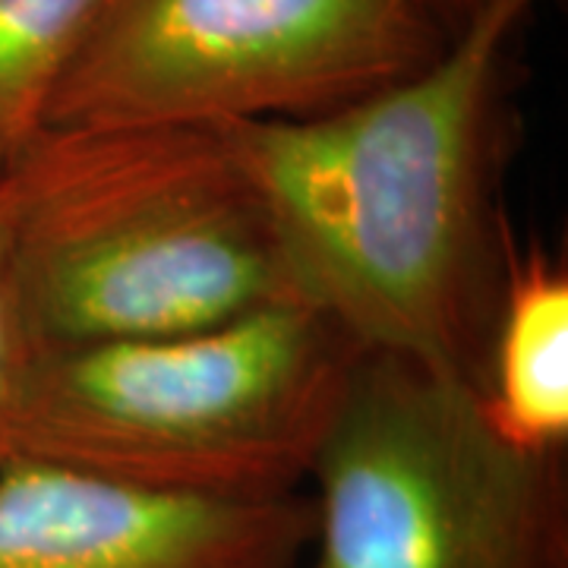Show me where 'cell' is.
<instances>
[{"instance_id": "7", "label": "cell", "mask_w": 568, "mask_h": 568, "mask_svg": "<svg viewBox=\"0 0 568 568\" xmlns=\"http://www.w3.org/2000/svg\"><path fill=\"white\" fill-rule=\"evenodd\" d=\"M477 410L508 448L566 455L568 272L540 246L506 250Z\"/></svg>"}, {"instance_id": "10", "label": "cell", "mask_w": 568, "mask_h": 568, "mask_svg": "<svg viewBox=\"0 0 568 568\" xmlns=\"http://www.w3.org/2000/svg\"><path fill=\"white\" fill-rule=\"evenodd\" d=\"M414 3L424 10L429 20L439 22L448 36H455V32L474 17V10H477L484 0H414Z\"/></svg>"}, {"instance_id": "6", "label": "cell", "mask_w": 568, "mask_h": 568, "mask_svg": "<svg viewBox=\"0 0 568 568\" xmlns=\"http://www.w3.org/2000/svg\"><path fill=\"white\" fill-rule=\"evenodd\" d=\"M306 540V493L205 499L39 458L0 467V568H301Z\"/></svg>"}, {"instance_id": "8", "label": "cell", "mask_w": 568, "mask_h": 568, "mask_svg": "<svg viewBox=\"0 0 568 568\" xmlns=\"http://www.w3.org/2000/svg\"><path fill=\"white\" fill-rule=\"evenodd\" d=\"M99 0H0V174L44 126Z\"/></svg>"}, {"instance_id": "9", "label": "cell", "mask_w": 568, "mask_h": 568, "mask_svg": "<svg viewBox=\"0 0 568 568\" xmlns=\"http://www.w3.org/2000/svg\"><path fill=\"white\" fill-rule=\"evenodd\" d=\"M32 357L36 347L22 323L17 287L7 263L3 231H0V467L13 458V426H17V410H20L22 386Z\"/></svg>"}, {"instance_id": "3", "label": "cell", "mask_w": 568, "mask_h": 568, "mask_svg": "<svg viewBox=\"0 0 568 568\" xmlns=\"http://www.w3.org/2000/svg\"><path fill=\"white\" fill-rule=\"evenodd\" d=\"M364 347L313 304L32 357L13 458L130 487L278 499L304 493Z\"/></svg>"}, {"instance_id": "2", "label": "cell", "mask_w": 568, "mask_h": 568, "mask_svg": "<svg viewBox=\"0 0 568 568\" xmlns=\"http://www.w3.org/2000/svg\"><path fill=\"white\" fill-rule=\"evenodd\" d=\"M0 231L36 354L304 301L224 126L44 123L0 174Z\"/></svg>"}, {"instance_id": "1", "label": "cell", "mask_w": 568, "mask_h": 568, "mask_svg": "<svg viewBox=\"0 0 568 568\" xmlns=\"http://www.w3.org/2000/svg\"><path fill=\"white\" fill-rule=\"evenodd\" d=\"M540 0H484L439 58L306 121L227 123L306 304L480 392L508 237L506 73Z\"/></svg>"}, {"instance_id": "5", "label": "cell", "mask_w": 568, "mask_h": 568, "mask_svg": "<svg viewBox=\"0 0 568 568\" xmlns=\"http://www.w3.org/2000/svg\"><path fill=\"white\" fill-rule=\"evenodd\" d=\"M414 0H99L44 123L306 121L448 44Z\"/></svg>"}, {"instance_id": "4", "label": "cell", "mask_w": 568, "mask_h": 568, "mask_svg": "<svg viewBox=\"0 0 568 568\" xmlns=\"http://www.w3.org/2000/svg\"><path fill=\"white\" fill-rule=\"evenodd\" d=\"M306 487L301 568H568L566 455L508 448L407 357H357Z\"/></svg>"}]
</instances>
